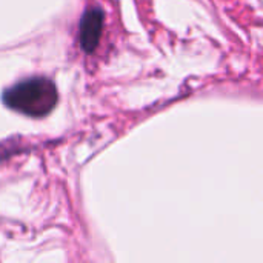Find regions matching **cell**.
I'll return each instance as SVG.
<instances>
[{"instance_id":"6da1fadb","label":"cell","mask_w":263,"mask_h":263,"mask_svg":"<svg viewBox=\"0 0 263 263\" xmlns=\"http://www.w3.org/2000/svg\"><path fill=\"white\" fill-rule=\"evenodd\" d=\"M59 100V92L52 80L46 77L25 79L2 94L6 108L20 114L39 119L48 116Z\"/></svg>"},{"instance_id":"7a4b0ae2","label":"cell","mask_w":263,"mask_h":263,"mask_svg":"<svg viewBox=\"0 0 263 263\" xmlns=\"http://www.w3.org/2000/svg\"><path fill=\"white\" fill-rule=\"evenodd\" d=\"M103 29V12L100 8H89L79 25V42L85 52L91 54L100 43Z\"/></svg>"}]
</instances>
